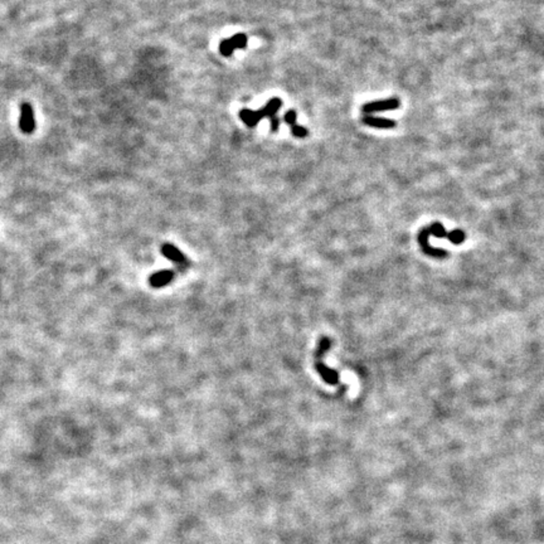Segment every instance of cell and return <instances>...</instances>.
<instances>
[{
  "mask_svg": "<svg viewBox=\"0 0 544 544\" xmlns=\"http://www.w3.org/2000/svg\"><path fill=\"white\" fill-rule=\"evenodd\" d=\"M431 234L437 237V238H448L455 244H460L461 242H463V239L466 238V234L463 233L462 231H460V229L446 232L445 227L441 223H438V222H436V223H432L430 227H427V228L421 229L420 234H418V241H428V237H430Z\"/></svg>",
  "mask_w": 544,
  "mask_h": 544,
  "instance_id": "obj_3",
  "label": "cell"
},
{
  "mask_svg": "<svg viewBox=\"0 0 544 544\" xmlns=\"http://www.w3.org/2000/svg\"><path fill=\"white\" fill-rule=\"evenodd\" d=\"M281 106H282L281 98L274 97V98H269L268 102H267L263 107L259 108V110L252 111V110H249V108H242V110H239L238 115H239V118H241V120L243 121L247 126H248V127H254V126L261 121V118L276 117L277 111L280 110Z\"/></svg>",
  "mask_w": 544,
  "mask_h": 544,
  "instance_id": "obj_2",
  "label": "cell"
},
{
  "mask_svg": "<svg viewBox=\"0 0 544 544\" xmlns=\"http://www.w3.org/2000/svg\"><path fill=\"white\" fill-rule=\"evenodd\" d=\"M399 106H400L399 98L392 97V98H385V100H378V101H372V102L364 103L362 110L364 113H373V112H382V111L397 110Z\"/></svg>",
  "mask_w": 544,
  "mask_h": 544,
  "instance_id": "obj_6",
  "label": "cell"
},
{
  "mask_svg": "<svg viewBox=\"0 0 544 544\" xmlns=\"http://www.w3.org/2000/svg\"><path fill=\"white\" fill-rule=\"evenodd\" d=\"M19 115V128L24 133L29 135L35 130V118L33 106L29 102H23L20 105Z\"/></svg>",
  "mask_w": 544,
  "mask_h": 544,
  "instance_id": "obj_5",
  "label": "cell"
},
{
  "mask_svg": "<svg viewBox=\"0 0 544 544\" xmlns=\"http://www.w3.org/2000/svg\"><path fill=\"white\" fill-rule=\"evenodd\" d=\"M174 279V271L171 269H164V271H158L149 277V284L154 289H160V287L166 286L171 280Z\"/></svg>",
  "mask_w": 544,
  "mask_h": 544,
  "instance_id": "obj_9",
  "label": "cell"
},
{
  "mask_svg": "<svg viewBox=\"0 0 544 544\" xmlns=\"http://www.w3.org/2000/svg\"><path fill=\"white\" fill-rule=\"evenodd\" d=\"M161 253H163L166 258L178 264L180 268H186V267L190 266L188 258H186L175 246H173V244L164 243L163 246H161Z\"/></svg>",
  "mask_w": 544,
  "mask_h": 544,
  "instance_id": "obj_7",
  "label": "cell"
},
{
  "mask_svg": "<svg viewBox=\"0 0 544 544\" xmlns=\"http://www.w3.org/2000/svg\"><path fill=\"white\" fill-rule=\"evenodd\" d=\"M330 347H331V340L329 337L322 336L319 340L314 357V367L326 384L337 385L339 384V373L335 369H331L327 365H325L324 362H322V357L330 349Z\"/></svg>",
  "mask_w": 544,
  "mask_h": 544,
  "instance_id": "obj_1",
  "label": "cell"
},
{
  "mask_svg": "<svg viewBox=\"0 0 544 544\" xmlns=\"http://www.w3.org/2000/svg\"><path fill=\"white\" fill-rule=\"evenodd\" d=\"M284 120L287 125L291 128V133L295 138H305L307 136V128L304 126H300L296 123V111L295 110H289L284 115Z\"/></svg>",
  "mask_w": 544,
  "mask_h": 544,
  "instance_id": "obj_8",
  "label": "cell"
},
{
  "mask_svg": "<svg viewBox=\"0 0 544 544\" xmlns=\"http://www.w3.org/2000/svg\"><path fill=\"white\" fill-rule=\"evenodd\" d=\"M363 123L370 126V127H377V128H393L395 127L397 122L394 120H390V118L385 117H378V116H364L363 117Z\"/></svg>",
  "mask_w": 544,
  "mask_h": 544,
  "instance_id": "obj_10",
  "label": "cell"
},
{
  "mask_svg": "<svg viewBox=\"0 0 544 544\" xmlns=\"http://www.w3.org/2000/svg\"><path fill=\"white\" fill-rule=\"evenodd\" d=\"M247 35L244 33H237L233 37L227 38L219 43V53L223 57H231L236 49H242L247 45Z\"/></svg>",
  "mask_w": 544,
  "mask_h": 544,
  "instance_id": "obj_4",
  "label": "cell"
}]
</instances>
